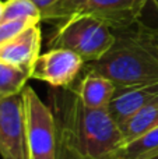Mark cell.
<instances>
[{"instance_id":"obj_5","label":"cell","mask_w":158,"mask_h":159,"mask_svg":"<svg viewBox=\"0 0 158 159\" xmlns=\"http://www.w3.org/2000/svg\"><path fill=\"white\" fill-rule=\"evenodd\" d=\"M21 96L27 159H56L58 124L53 110L28 85L22 89Z\"/></svg>"},{"instance_id":"obj_13","label":"cell","mask_w":158,"mask_h":159,"mask_svg":"<svg viewBox=\"0 0 158 159\" xmlns=\"http://www.w3.org/2000/svg\"><path fill=\"white\" fill-rule=\"evenodd\" d=\"M14 20H28L34 22L42 21L41 10L31 0H6L3 2L0 22L14 21Z\"/></svg>"},{"instance_id":"obj_19","label":"cell","mask_w":158,"mask_h":159,"mask_svg":"<svg viewBox=\"0 0 158 159\" xmlns=\"http://www.w3.org/2000/svg\"><path fill=\"white\" fill-rule=\"evenodd\" d=\"M2 8H3V2L0 0V14H2Z\"/></svg>"},{"instance_id":"obj_1","label":"cell","mask_w":158,"mask_h":159,"mask_svg":"<svg viewBox=\"0 0 158 159\" xmlns=\"http://www.w3.org/2000/svg\"><path fill=\"white\" fill-rule=\"evenodd\" d=\"M52 110L58 127L90 159H114L122 145V130L108 109L87 107L72 88L52 93Z\"/></svg>"},{"instance_id":"obj_4","label":"cell","mask_w":158,"mask_h":159,"mask_svg":"<svg viewBox=\"0 0 158 159\" xmlns=\"http://www.w3.org/2000/svg\"><path fill=\"white\" fill-rule=\"evenodd\" d=\"M148 0H59L42 13V20H66L91 16L119 31L139 22Z\"/></svg>"},{"instance_id":"obj_8","label":"cell","mask_w":158,"mask_h":159,"mask_svg":"<svg viewBox=\"0 0 158 159\" xmlns=\"http://www.w3.org/2000/svg\"><path fill=\"white\" fill-rule=\"evenodd\" d=\"M158 99V81L116 88L109 103V113L119 127L137 112Z\"/></svg>"},{"instance_id":"obj_18","label":"cell","mask_w":158,"mask_h":159,"mask_svg":"<svg viewBox=\"0 0 158 159\" xmlns=\"http://www.w3.org/2000/svg\"><path fill=\"white\" fill-rule=\"evenodd\" d=\"M148 159H158V152H157V154H154V155H153V157H150V158H148Z\"/></svg>"},{"instance_id":"obj_15","label":"cell","mask_w":158,"mask_h":159,"mask_svg":"<svg viewBox=\"0 0 158 159\" xmlns=\"http://www.w3.org/2000/svg\"><path fill=\"white\" fill-rule=\"evenodd\" d=\"M56 159H90V158H87L86 155L81 154L72 144V141L69 140L66 133L58 127V157H56Z\"/></svg>"},{"instance_id":"obj_14","label":"cell","mask_w":158,"mask_h":159,"mask_svg":"<svg viewBox=\"0 0 158 159\" xmlns=\"http://www.w3.org/2000/svg\"><path fill=\"white\" fill-rule=\"evenodd\" d=\"M35 24H39V22L28 21V20H14V21L0 22V46L7 41L13 39L14 36H17L18 34H21L28 27Z\"/></svg>"},{"instance_id":"obj_12","label":"cell","mask_w":158,"mask_h":159,"mask_svg":"<svg viewBox=\"0 0 158 159\" xmlns=\"http://www.w3.org/2000/svg\"><path fill=\"white\" fill-rule=\"evenodd\" d=\"M30 78L31 71L0 61V99L21 93Z\"/></svg>"},{"instance_id":"obj_11","label":"cell","mask_w":158,"mask_h":159,"mask_svg":"<svg viewBox=\"0 0 158 159\" xmlns=\"http://www.w3.org/2000/svg\"><path fill=\"white\" fill-rule=\"evenodd\" d=\"M154 127H158V99L143 107L120 126L123 137L122 145L153 130Z\"/></svg>"},{"instance_id":"obj_3","label":"cell","mask_w":158,"mask_h":159,"mask_svg":"<svg viewBox=\"0 0 158 159\" xmlns=\"http://www.w3.org/2000/svg\"><path fill=\"white\" fill-rule=\"evenodd\" d=\"M115 31L91 16H73L63 20L48 41L49 49H67L86 63L97 61L115 43Z\"/></svg>"},{"instance_id":"obj_17","label":"cell","mask_w":158,"mask_h":159,"mask_svg":"<svg viewBox=\"0 0 158 159\" xmlns=\"http://www.w3.org/2000/svg\"><path fill=\"white\" fill-rule=\"evenodd\" d=\"M148 4L153 6V8L156 10V13L158 14V0H148Z\"/></svg>"},{"instance_id":"obj_10","label":"cell","mask_w":158,"mask_h":159,"mask_svg":"<svg viewBox=\"0 0 158 159\" xmlns=\"http://www.w3.org/2000/svg\"><path fill=\"white\" fill-rule=\"evenodd\" d=\"M69 88L77 93V96L87 107L108 109L118 87L104 75L84 71L80 82L76 85L73 84Z\"/></svg>"},{"instance_id":"obj_16","label":"cell","mask_w":158,"mask_h":159,"mask_svg":"<svg viewBox=\"0 0 158 159\" xmlns=\"http://www.w3.org/2000/svg\"><path fill=\"white\" fill-rule=\"evenodd\" d=\"M31 2L41 10V14H42L45 10H48L49 7H52L56 2H59V0H31Z\"/></svg>"},{"instance_id":"obj_7","label":"cell","mask_w":158,"mask_h":159,"mask_svg":"<svg viewBox=\"0 0 158 159\" xmlns=\"http://www.w3.org/2000/svg\"><path fill=\"white\" fill-rule=\"evenodd\" d=\"M0 157L27 159L21 93L0 99Z\"/></svg>"},{"instance_id":"obj_6","label":"cell","mask_w":158,"mask_h":159,"mask_svg":"<svg viewBox=\"0 0 158 159\" xmlns=\"http://www.w3.org/2000/svg\"><path fill=\"white\" fill-rule=\"evenodd\" d=\"M86 61L67 49H49L38 56L31 70V78L48 82L53 88H69L83 71Z\"/></svg>"},{"instance_id":"obj_9","label":"cell","mask_w":158,"mask_h":159,"mask_svg":"<svg viewBox=\"0 0 158 159\" xmlns=\"http://www.w3.org/2000/svg\"><path fill=\"white\" fill-rule=\"evenodd\" d=\"M42 34L39 24L31 25L0 46V61L31 71L41 55Z\"/></svg>"},{"instance_id":"obj_2","label":"cell","mask_w":158,"mask_h":159,"mask_svg":"<svg viewBox=\"0 0 158 159\" xmlns=\"http://www.w3.org/2000/svg\"><path fill=\"white\" fill-rule=\"evenodd\" d=\"M115 43L104 57L86 63L83 71L111 80L118 88L158 81V30L136 22L115 31Z\"/></svg>"}]
</instances>
